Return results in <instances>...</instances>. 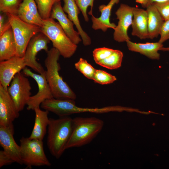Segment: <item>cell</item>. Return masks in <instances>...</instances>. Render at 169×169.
Listing matches in <instances>:
<instances>
[{
    "instance_id": "obj_23",
    "label": "cell",
    "mask_w": 169,
    "mask_h": 169,
    "mask_svg": "<svg viewBox=\"0 0 169 169\" xmlns=\"http://www.w3.org/2000/svg\"><path fill=\"white\" fill-rule=\"evenodd\" d=\"M123 56L121 51L114 50L111 54L97 64L110 69H118L121 66Z\"/></svg>"
},
{
    "instance_id": "obj_6",
    "label": "cell",
    "mask_w": 169,
    "mask_h": 169,
    "mask_svg": "<svg viewBox=\"0 0 169 169\" xmlns=\"http://www.w3.org/2000/svg\"><path fill=\"white\" fill-rule=\"evenodd\" d=\"M5 14L15 37L16 45L15 56L23 57L28 42L34 35L40 32V27L25 22L17 15Z\"/></svg>"
},
{
    "instance_id": "obj_22",
    "label": "cell",
    "mask_w": 169,
    "mask_h": 169,
    "mask_svg": "<svg viewBox=\"0 0 169 169\" xmlns=\"http://www.w3.org/2000/svg\"><path fill=\"white\" fill-rule=\"evenodd\" d=\"M146 8L148 15V38L153 39L160 35L164 21L153 5H151Z\"/></svg>"
},
{
    "instance_id": "obj_20",
    "label": "cell",
    "mask_w": 169,
    "mask_h": 169,
    "mask_svg": "<svg viewBox=\"0 0 169 169\" xmlns=\"http://www.w3.org/2000/svg\"><path fill=\"white\" fill-rule=\"evenodd\" d=\"M129 50L139 53L152 59H159L160 54L158 52L163 47V44L159 41L154 43H136L130 40L126 42Z\"/></svg>"
},
{
    "instance_id": "obj_11",
    "label": "cell",
    "mask_w": 169,
    "mask_h": 169,
    "mask_svg": "<svg viewBox=\"0 0 169 169\" xmlns=\"http://www.w3.org/2000/svg\"><path fill=\"white\" fill-rule=\"evenodd\" d=\"M115 14L119 21L117 25L114 29V39L118 42H126L130 40L127 31L132 22V7L121 3Z\"/></svg>"
},
{
    "instance_id": "obj_29",
    "label": "cell",
    "mask_w": 169,
    "mask_h": 169,
    "mask_svg": "<svg viewBox=\"0 0 169 169\" xmlns=\"http://www.w3.org/2000/svg\"><path fill=\"white\" fill-rule=\"evenodd\" d=\"M76 3L81 12L86 22H88L89 18L87 13L88 8L90 7V10L88 12L89 15L92 14V9L94 0H75Z\"/></svg>"
},
{
    "instance_id": "obj_9",
    "label": "cell",
    "mask_w": 169,
    "mask_h": 169,
    "mask_svg": "<svg viewBox=\"0 0 169 169\" xmlns=\"http://www.w3.org/2000/svg\"><path fill=\"white\" fill-rule=\"evenodd\" d=\"M41 108L52 112L59 117L84 112L95 113L96 108H82L76 105L74 100L58 99L53 98L45 100L41 104Z\"/></svg>"
},
{
    "instance_id": "obj_37",
    "label": "cell",
    "mask_w": 169,
    "mask_h": 169,
    "mask_svg": "<svg viewBox=\"0 0 169 169\" xmlns=\"http://www.w3.org/2000/svg\"><path fill=\"white\" fill-rule=\"evenodd\" d=\"M160 50H161L163 51L169 52V47H163L161 48Z\"/></svg>"
},
{
    "instance_id": "obj_2",
    "label": "cell",
    "mask_w": 169,
    "mask_h": 169,
    "mask_svg": "<svg viewBox=\"0 0 169 169\" xmlns=\"http://www.w3.org/2000/svg\"><path fill=\"white\" fill-rule=\"evenodd\" d=\"M47 144L51 154L59 159L66 147L73 128V119L68 116L57 119L49 118Z\"/></svg>"
},
{
    "instance_id": "obj_32",
    "label": "cell",
    "mask_w": 169,
    "mask_h": 169,
    "mask_svg": "<svg viewBox=\"0 0 169 169\" xmlns=\"http://www.w3.org/2000/svg\"><path fill=\"white\" fill-rule=\"evenodd\" d=\"M28 9L38 18L42 19L39 13L35 0H23L22 3Z\"/></svg>"
},
{
    "instance_id": "obj_4",
    "label": "cell",
    "mask_w": 169,
    "mask_h": 169,
    "mask_svg": "<svg viewBox=\"0 0 169 169\" xmlns=\"http://www.w3.org/2000/svg\"><path fill=\"white\" fill-rule=\"evenodd\" d=\"M40 32L51 41L53 47L65 58L71 57L77 50V45L68 36L59 24L54 19L49 18L42 19Z\"/></svg>"
},
{
    "instance_id": "obj_35",
    "label": "cell",
    "mask_w": 169,
    "mask_h": 169,
    "mask_svg": "<svg viewBox=\"0 0 169 169\" xmlns=\"http://www.w3.org/2000/svg\"><path fill=\"white\" fill-rule=\"evenodd\" d=\"M4 16L2 14L0 15V35H2L5 31L11 27L8 20L5 22Z\"/></svg>"
},
{
    "instance_id": "obj_26",
    "label": "cell",
    "mask_w": 169,
    "mask_h": 169,
    "mask_svg": "<svg viewBox=\"0 0 169 169\" xmlns=\"http://www.w3.org/2000/svg\"><path fill=\"white\" fill-rule=\"evenodd\" d=\"M22 0H0V11L6 13L17 15Z\"/></svg>"
},
{
    "instance_id": "obj_12",
    "label": "cell",
    "mask_w": 169,
    "mask_h": 169,
    "mask_svg": "<svg viewBox=\"0 0 169 169\" xmlns=\"http://www.w3.org/2000/svg\"><path fill=\"white\" fill-rule=\"evenodd\" d=\"M13 123L7 126H0V144L3 151L15 162L23 165L20 154V146L13 137Z\"/></svg>"
},
{
    "instance_id": "obj_31",
    "label": "cell",
    "mask_w": 169,
    "mask_h": 169,
    "mask_svg": "<svg viewBox=\"0 0 169 169\" xmlns=\"http://www.w3.org/2000/svg\"><path fill=\"white\" fill-rule=\"evenodd\" d=\"M152 4L157 9L164 21L169 19V0Z\"/></svg>"
},
{
    "instance_id": "obj_30",
    "label": "cell",
    "mask_w": 169,
    "mask_h": 169,
    "mask_svg": "<svg viewBox=\"0 0 169 169\" xmlns=\"http://www.w3.org/2000/svg\"><path fill=\"white\" fill-rule=\"evenodd\" d=\"M114 50L106 47L96 48L93 51V56L95 62H98L108 57Z\"/></svg>"
},
{
    "instance_id": "obj_24",
    "label": "cell",
    "mask_w": 169,
    "mask_h": 169,
    "mask_svg": "<svg viewBox=\"0 0 169 169\" xmlns=\"http://www.w3.org/2000/svg\"><path fill=\"white\" fill-rule=\"evenodd\" d=\"M61 0H35L38 11L42 19L50 17L52 9L56 3Z\"/></svg>"
},
{
    "instance_id": "obj_36",
    "label": "cell",
    "mask_w": 169,
    "mask_h": 169,
    "mask_svg": "<svg viewBox=\"0 0 169 169\" xmlns=\"http://www.w3.org/2000/svg\"><path fill=\"white\" fill-rule=\"evenodd\" d=\"M169 0H135L136 2L140 4L144 8H146L149 5L155 3H161Z\"/></svg>"
},
{
    "instance_id": "obj_3",
    "label": "cell",
    "mask_w": 169,
    "mask_h": 169,
    "mask_svg": "<svg viewBox=\"0 0 169 169\" xmlns=\"http://www.w3.org/2000/svg\"><path fill=\"white\" fill-rule=\"evenodd\" d=\"M103 121L95 117L73 118V128L66 148L82 146L90 143L102 129Z\"/></svg>"
},
{
    "instance_id": "obj_1",
    "label": "cell",
    "mask_w": 169,
    "mask_h": 169,
    "mask_svg": "<svg viewBox=\"0 0 169 169\" xmlns=\"http://www.w3.org/2000/svg\"><path fill=\"white\" fill-rule=\"evenodd\" d=\"M44 61L46 69L45 77L50 88L53 98L58 99L75 100L76 96L68 84L60 76L61 69L58 62L60 54L54 47L49 50Z\"/></svg>"
},
{
    "instance_id": "obj_15",
    "label": "cell",
    "mask_w": 169,
    "mask_h": 169,
    "mask_svg": "<svg viewBox=\"0 0 169 169\" xmlns=\"http://www.w3.org/2000/svg\"><path fill=\"white\" fill-rule=\"evenodd\" d=\"M50 18L58 21L64 31L74 44L77 45L81 41L79 33L74 28V23L65 14L60 2L54 5Z\"/></svg>"
},
{
    "instance_id": "obj_10",
    "label": "cell",
    "mask_w": 169,
    "mask_h": 169,
    "mask_svg": "<svg viewBox=\"0 0 169 169\" xmlns=\"http://www.w3.org/2000/svg\"><path fill=\"white\" fill-rule=\"evenodd\" d=\"M23 73L26 76L33 78L36 82L38 88V92L35 95L31 96L28 101L27 105L28 110H34L35 108L39 107L45 100L53 98L46 79L45 73L35 74L26 67L23 70Z\"/></svg>"
},
{
    "instance_id": "obj_25",
    "label": "cell",
    "mask_w": 169,
    "mask_h": 169,
    "mask_svg": "<svg viewBox=\"0 0 169 169\" xmlns=\"http://www.w3.org/2000/svg\"><path fill=\"white\" fill-rule=\"evenodd\" d=\"M17 15L25 22L35 24L40 27L42 26V19H39L36 17L22 3L18 9Z\"/></svg>"
},
{
    "instance_id": "obj_16",
    "label": "cell",
    "mask_w": 169,
    "mask_h": 169,
    "mask_svg": "<svg viewBox=\"0 0 169 169\" xmlns=\"http://www.w3.org/2000/svg\"><path fill=\"white\" fill-rule=\"evenodd\" d=\"M120 0H110L107 5L102 4L99 7V9L101 13L99 18H96L93 13L91 19L92 21V28L95 30L101 29L103 32H105L109 28L113 29L115 28L116 25L110 21V17L111 9L115 4H117Z\"/></svg>"
},
{
    "instance_id": "obj_13",
    "label": "cell",
    "mask_w": 169,
    "mask_h": 169,
    "mask_svg": "<svg viewBox=\"0 0 169 169\" xmlns=\"http://www.w3.org/2000/svg\"><path fill=\"white\" fill-rule=\"evenodd\" d=\"M19 112L7 89L0 84V126H7L13 124L19 117Z\"/></svg>"
},
{
    "instance_id": "obj_7",
    "label": "cell",
    "mask_w": 169,
    "mask_h": 169,
    "mask_svg": "<svg viewBox=\"0 0 169 169\" xmlns=\"http://www.w3.org/2000/svg\"><path fill=\"white\" fill-rule=\"evenodd\" d=\"M26 76L21 72L16 74L7 89L19 112L23 110L31 95L30 82Z\"/></svg>"
},
{
    "instance_id": "obj_28",
    "label": "cell",
    "mask_w": 169,
    "mask_h": 169,
    "mask_svg": "<svg viewBox=\"0 0 169 169\" xmlns=\"http://www.w3.org/2000/svg\"><path fill=\"white\" fill-rule=\"evenodd\" d=\"M93 80L96 83L104 85L113 83L116 80V78L105 71L96 69Z\"/></svg>"
},
{
    "instance_id": "obj_27",
    "label": "cell",
    "mask_w": 169,
    "mask_h": 169,
    "mask_svg": "<svg viewBox=\"0 0 169 169\" xmlns=\"http://www.w3.org/2000/svg\"><path fill=\"white\" fill-rule=\"evenodd\" d=\"M75 68L86 78L93 79L96 69L85 59L81 58L74 64Z\"/></svg>"
},
{
    "instance_id": "obj_5",
    "label": "cell",
    "mask_w": 169,
    "mask_h": 169,
    "mask_svg": "<svg viewBox=\"0 0 169 169\" xmlns=\"http://www.w3.org/2000/svg\"><path fill=\"white\" fill-rule=\"evenodd\" d=\"M20 142L21 159L27 168L51 166L45 153L43 141L23 137Z\"/></svg>"
},
{
    "instance_id": "obj_34",
    "label": "cell",
    "mask_w": 169,
    "mask_h": 169,
    "mask_svg": "<svg viewBox=\"0 0 169 169\" xmlns=\"http://www.w3.org/2000/svg\"><path fill=\"white\" fill-rule=\"evenodd\" d=\"M15 162L3 150L0 151V167Z\"/></svg>"
},
{
    "instance_id": "obj_21",
    "label": "cell",
    "mask_w": 169,
    "mask_h": 169,
    "mask_svg": "<svg viewBox=\"0 0 169 169\" xmlns=\"http://www.w3.org/2000/svg\"><path fill=\"white\" fill-rule=\"evenodd\" d=\"M35 119L34 126L29 138L43 141L47 131L49 122L48 117L49 111L41 110L39 108H35Z\"/></svg>"
},
{
    "instance_id": "obj_18",
    "label": "cell",
    "mask_w": 169,
    "mask_h": 169,
    "mask_svg": "<svg viewBox=\"0 0 169 169\" xmlns=\"http://www.w3.org/2000/svg\"><path fill=\"white\" fill-rule=\"evenodd\" d=\"M63 1V10L68 14V18L73 22L75 25L81 38L83 44L84 46L90 45L91 44L90 38L83 30L80 25L78 18L80 10L75 0H64Z\"/></svg>"
},
{
    "instance_id": "obj_8",
    "label": "cell",
    "mask_w": 169,
    "mask_h": 169,
    "mask_svg": "<svg viewBox=\"0 0 169 169\" xmlns=\"http://www.w3.org/2000/svg\"><path fill=\"white\" fill-rule=\"evenodd\" d=\"M49 39L44 34L40 32L34 35L30 40L26 48L23 59L26 66L31 68L39 74L45 73L41 64L36 60L38 53L44 50L47 53L49 51L48 44Z\"/></svg>"
},
{
    "instance_id": "obj_14",
    "label": "cell",
    "mask_w": 169,
    "mask_h": 169,
    "mask_svg": "<svg viewBox=\"0 0 169 169\" xmlns=\"http://www.w3.org/2000/svg\"><path fill=\"white\" fill-rule=\"evenodd\" d=\"M26 67L23 57L16 56L0 61V84L8 89L15 75Z\"/></svg>"
},
{
    "instance_id": "obj_33",
    "label": "cell",
    "mask_w": 169,
    "mask_h": 169,
    "mask_svg": "<svg viewBox=\"0 0 169 169\" xmlns=\"http://www.w3.org/2000/svg\"><path fill=\"white\" fill-rule=\"evenodd\" d=\"M159 42L163 44L169 39V19L164 21L162 25Z\"/></svg>"
},
{
    "instance_id": "obj_19",
    "label": "cell",
    "mask_w": 169,
    "mask_h": 169,
    "mask_svg": "<svg viewBox=\"0 0 169 169\" xmlns=\"http://www.w3.org/2000/svg\"><path fill=\"white\" fill-rule=\"evenodd\" d=\"M16 51V43L11 27L0 35V61L15 56Z\"/></svg>"
},
{
    "instance_id": "obj_17",
    "label": "cell",
    "mask_w": 169,
    "mask_h": 169,
    "mask_svg": "<svg viewBox=\"0 0 169 169\" xmlns=\"http://www.w3.org/2000/svg\"><path fill=\"white\" fill-rule=\"evenodd\" d=\"M132 12L131 35L141 39L148 38V15L146 10L133 7Z\"/></svg>"
}]
</instances>
